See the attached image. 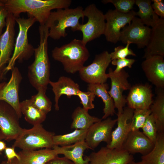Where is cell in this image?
I'll return each instance as SVG.
<instances>
[{"instance_id": "obj_5", "label": "cell", "mask_w": 164, "mask_h": 164, "mask_svg": "<svg viewBox=\"0 0 164 164\" xmlns=\"http://www.w3.org/2000/svg\"><path fill=\"white\" fill-rule=\"evenodd\" d=\"M15 20L19 26V32L12 55L3 72L2 78L4 74L15 67L16 61L21 62L28 60L34 54L35 48L29 43L27 33L30 28L36 21V19L29 16L28 18H15Z\"/></svg>"}, {"instance_id": "obj_49", "label": "cell", "mask_w": 164, "mask_h": 164, "mask_svg": "<svg viewBox=\"0 0 164 164\" xmlns=\"http://www.w3.org/2000/svg\"><path fill=\"white\" fill-rule=\"evenodd\" d=\"M10 163L7 160L2 161L0 164H10Z\"/></svg>"}, {"instance_id": "obj_36", "label": "cell", "mask_w": 164, "mask_h": 164, "mask_svg": "<svg viewBox=\"0 0 164 164\" xmlns=\"http://www.w3.org/2000/svg\"><path fill=\"white\" fill-rule=\"evenodd\" d=\"M129 42H128L125 46H119L115 47L114 51L110 53L111 60L117 59L126 58L128 56H136V54L130 49L129 48L130 44Z\"/></svg>"}, {"instance_id": "obj_32", "label": "cell", "mask_w": 164, "mask_h": 164, "mask_svg": "<svg viewBox=\"0 0 164 164\" xmlns=\"http://www.w3.org/2000/svg\"><path fill=\"white\" fill-rule=\"evenodd\" d=\"M47 89L42 88L37 91V93L32 95L29 99L32 104L46 114L51 111L52 103L46 94Z\"/></svg>"}, {"instance_id": "obj_16", "label": "cell", "mask_w": 164, "mask_h": 164, "mask_svg": "<svg viewBox=\"0 0 164 164\" xmlns=\"http://www.w3.org/2000/svg\"><path fill=\"white\" fill-rule=\"evenodd\" d=\"M11 71L9 81L0 90V101H5L11 106L20 118L22 114L20 111L19 91L22 78L17 67H15Z\"/></svg>"}, {"instance_id": "obj_1", "label": "cell", "mask_w": 164, "mask_h": 164, "mask_svg": "<svg viewBox=\"0 0 164 164\" xmlns=\"http://www.w3.org/2000/svg\"><path fill=\"white\" fill-rule=\"evenodd\" d=\"M4 7L9 13L15 18L22 12H27L34 18L40 26L45 24L51 11L69 8L71 0H5Z\"/></svg>"}, {"instance_id": "obj_43", "label": "cell", "mask_w": 164, "mask_h": 164, "mask_svg": "<svg viewBox=\"0 0 164 164\" xmlns=\"http://www.w3.org/2000/svg\"><path fill=\"white\" fill-rule=\"evenodd\" d=\"M6 147V143L0 140V152L4 150Z\"/></svg>"}, {"instance_id": "obj_26", "label": "cell", "mask_w": 164, "mask_h": 164, "mask_svg": "<svg viewBox=\"0 0 164 164\" xmlns=\"http://www.w3.org/2000/svg\"><path fill=\"white\" fill-rule=\"evenodd\" d=\"M88 111L80 106L74 109L72 114L71 129L87 130L94 124L102 120L90 115Z\"/></svg>"}, {"instance_id": "obj_41", "label": "cell", "mask_w": 164, "mask_h": 164, "mask_svg": "<svg viewBox=\"0 0 164 164\" xmlns=\"http://www.w3.org/2000/svg\"><path fill=\"white\" fill-rule=\"evenodd\" d=\"M8 12L4 7L0 9V36L2 34L3 28L6 25V20Z\"/></svg>"}, {"instance_id": "obj_6", "label": "cell", "mask_w": 164, "mask_h": 164, "mask_svg": "<svg viewBox=\"0 0 164 164\" xmlns=\"http://www.w3.org/2000/svg\"><path fill=\"white\" fill-rule=\"evenodd\" d=\"M55 134L46 130L41 124L29 129H22L12 147L22 150H35L40 148L52 149L53 137Z\"/></svg>"}, {"instance_id": "obj_40", "label": "cell", "mask_w": 164, "mask_h": 164, "mask_svg": "<svg viewBox=\"0 0 164 164\" xmlns=\"http://www.w3.org/2000/svg\"><path fill=\"white\" fill-rule=\"evenodd\" d=\"M15 148L12 147H6L4 150L7 159V161L10 163L14 158H16L19 160V157L15 150Z\"/></svg>"}, {"instance_id": "obj_23", "label": "cell", "mask_w": 164, "mask_h": 164, "mask_svg": "<svg viewBox=\"0 0 164 164\" xmlns=\"http://www.w3.org/2000/svg\"><path fill=\"white\" fill-rule=\"evenodd\" d=\"M18 154L19 157V164H46L58 155L53 149L50 148L22 150Z\"/></svg>"}, {"instance_id": "obj_28", "label": "cell", "mask_w": 164, "mask_h": 164, "mask_svg": "<svg viewBox=\"0 0 164 164\" xmlns=\"http://www.w3.org/2000/svg\"><path fill=\"white\" fill-rule=\"evenodd\" d=\"M152 2L150 0H136L135 4L139 8L136 16L139 17L145 25L152 28L157 23L159 18L152 7Z\"/></svg>"}, {"instance_id": "obj_14", "label": "cell", "mask_w": 164, "mask_h": 164, "mask_svg": "<svg viewBox=\"0 0 164 164\" xmlns=\"http://www.w3.org/2000/svg\"><path fill=\"white\" fill-rule=\"evenodd\" d=\"M15 17L8 13L6 20V28L4 32L0 36V78L5 65L9 62L15 46Z\"/></svg>"}, {"instance_id": "obj_44", "label": "cell", "mask_w": 164, "mask_h": 164, "mask_svg": "<svg viewBox=\"0 0 164 164\" xmlns=\"http://www.w3.org/2000/svg\"><path fill=\"white\" fill-rule=\"evenodd\" d=\"M127 164H147L145 162L142 160L139 162H135L134 160L130 162Z\"/></svg>"}, {"instance_id": "obj_48", "label": "cell", "mask_w": 164, "mask_h": 164, "mask_svg": "<svg viewBox=\"0 0 164 164\" xmlns=\"http://www.w3.org/2000/svg\"><path fill=\"white\" fill-rule=\"evenodd\" d=\"M4 6V5L3 0H0V9Z\"/></svg>"}, {"instance_id": "obj_47", "label": "cell", "mask_w": 164, "mask_h": 164, "mask_svg": "<svg viewBox=\"0 0 164 164\" xmlns=\"http://www.w3.org/2000/svg\"><path fill=\"white\" fill-rule=\"evenodd\" d=\"M6 83L5 82L0 83V90L5 85Z\"/></svg>"}, {"instance_id": "obj_22", "label": "cell", "mask_w": 164, "mask_h": 164, "mask_svg": "<svg viewBox=\"0 0 164 164\" xmlns=\"http://www.w3.org/2000/svg\"><path fill=\"white\" fill-rule=\"evenodd\" d=\"M50 84L54 95V107L56 110L59 109V101L62 95H66L68 98L72 96H77L80 90L79 85L69 77H60L56 81L50 80Z\"/></svg>"}, {"instance_id": "obj_2", "label": "cell", "mask_w": 164, "mask_h": 164, "mask_svg": "<svg viewBox=\"0 0 164 164\" xmlns=\"http://www.w3.org/2000/svg\"><path fill=\"white\" fill-rule=\"evenodd\" d=\"M40 42L34 49V60L28 68L29 81L37 91L42 88L47 89L50 75V63L48 52L49 29L44 25L39 28Z\"/></svg>"}, {"instance_id": "obj_37", "label": "cell", "mask_w": 164, "mask_h": 164, "mask_svg": "<svg viewBox=\"0 0 164 164\" xmlns=\"http://www.w3.org/2000/svg\"><path fill=\"white\" fill-rule=\"evenodd\" d=\"M77 96L79 98L80 103L83 105V108L88 111L94 108L93 101L96 96L92 92L87 91L84 92L80 90L78 91Z\"/></svg>"}, {"instance_id": "obj_46", "label": "cell", "mask_w": 164, "mask_h": 164, "mask_svg": "<svg viewBox=\"0 0 164 164\" xmlns=\"http://www.w3.org/2000/svg\"><path fill=\"white\" fill-rule=\"evenodd\" d=\"M4 139V137L2 134V133L0 129V140H2Z\"/></svg>"}, {"instance_id": "obj_35", "label": "cell", "mask_w": 164, "mask_h": 164, "mask_svg": "<svg viewBox=\"0 0 164 164\" xmlns=\"http://www.w3.org/2000/svg\"><path fill=\"white\" fill-rule=\"evenodd\" d=\"M135 0H104L102 2L105 4L111 3L113 5L115 10L120 12L127 13L130 12L135 3Z\"/></svg>"}, {"instance_id": "obj_10", "label": "cell", "mask_w": 164, "mask_h": 164, "mask_svg": "<svg viewBox=\"0 0 164 164\" xmlns=\"http://www.w3.org/2000/svg\"><path fill=\"white\" fill-rule=\"evenodd\" d=\"M151 28L145 25L140 19L136 16L131 23L121 31L119 41L126 44L128 42L136 44L138 48L145 47L149 40Z\"/></svg>"}, {"instance_id": "obj_24", "label": "cell", "mask_w": 164, "mask_h": 164, "mask_svg": "<svg viewBox=\"0 0 164 164\" xmlns=\"http://www.w3.org/2000/svg\"><path fill=\"white\" fill-rule=\"evenodd\" d=\"M53 149L58 155L63 154L68 159L75 164H87L88 159L83 158L84 153L89 148L85 140L80 141L71 145L59 146L54 145Z\"/></svg>"}, {"instance_id": "obj_18", "label": "cell", "mask_w": 164, "mask_h": 164, "mask_svg": "<svg viewBox=\"0 0 164 164\" xmlns=\"http://www.w3.org/2000/svg\"><path fill=\"white\" fill-rule=\"evenodd\" d=\"M151 86L148 84H138L132 86L126 98L128 107L134 110L149 109L153 102Z\"/></svg>"}, {"instance_id": "obj_27", "label": "cell", "mask_w": 164, "mask_h": 164, "mask_svg": "<svg viewBox=\"0 0 164 164\" xmlns=\"http://www.w3.org/2000/svg\"><path fill=\"white\" fill-rule=\"evenodd\" d=\"M20 108L26 121L33 126L41 124L46 119L47 114L35 107L29 99L20 102Z\"/></svg>"}, {"instance_id": "obj_7", "label": "cell", "mask_w": 164, "mask_h": 164, "mask_svg": "<svg viewBox=\"0 0 164 164\" xmlns=\"http://www.w3.org/2000/svg\"><path fill=\"white\" fill-rule=\"evenodd\" d=\"M84 17L88 21L84 24H80L78 31L82 33L81 40L85 45L104 34L105 19L104 14L94 4L88 5L84 9Z\"/></svg>"}, {"instance_id": "obj_12", "label": "cell", "mask_w": 164, "mask_h": 164, "mask_svg": "<svg viewBox=\"0 0 164 164\" xmlns=\"http://www.w3.org/2000/svg\"><path fill=\"white\" fill-rule=\"evenodd\" d=\"M108 73L111 80V87L108 93L113 100L115 108L117 109V114H120L123 111L126 104V98L123 94V92L129 90L132 86L128 79V73L124 69L118 73H114L110 68Z\"/></svg>"}, {"instance_id": "obj_42", "label": "cell", "mask_w": 164, "mask_h": 164, "mask_svg": "<svg viewBox=\"0 0 164 164\" xmlns=\"http://www.w3.org/2000/svg\"><path fill=\"white\" fill-rule=\"evenodd\" d=\"M46 164H75L72 162L64 156H58L51 160Z\"/></svg>"}, {"instance_id": "obj_15", "label": "cell", "mask_w": 164, "mask_h": 164, "mask_svg": "<svg viewBox=\"0 0 164 164\" xmlns=\"http://www.w3.org/2000/svg\"><path fill=\"white\" fill-rule=\"evenodd\" d=\"M86 157L87 164H127L134 160L132 155L123 149H111L106 146Z\"/></svg>"}, {"instance_id": "obj_20", "label": "cell", "mask_w": 164, "mask_h": 164, "mask_svg": "<svg viewBox=\"0 0 164 164\" xmlns=\"http://www.w3.org/2000/svg\"><path fill=\"white\" fill-rule=\"evenodd\" d=\"M154 143L139 130L131 131L124 142L122 149L133 155L140 153L142 155L149 152Z\"/></svg>"}, {"instance_id": "obj_31", "label": "cell", "mask_w": 164, "mask_h": 164, "mask_svg": "<svg viewBox=\"0 0 164 164\" xmlns=\"http://www.w3.org/2000/svg\"><path fill=\"white\" fill-rule=\"evenodd\" d=\"M87 130L75 129L67 134L54 135L53 137V146H67L85 140Z\"/></svg>"}, {"instance_id": "obj_3", "label": "cell", "mask_w": 164, "mask_h": 164, "mask_svg": "<svg viewBox=\"0 0 164 164\" xmlns=\"http://www.w3.org/2000/svg\"><path fill=\"white\" fill-rule=\"evenodd\" d=\"M84 17L81 6L59 9L51 12L44 25L49 29V37L57 40L67 35L66 29L68 28L73 31H78L80 19Z\"/></svg>"}, {"instance_id": "obj_8", "label": "cell", "mask_w": 164, "mask_h": 164, "mask_svg": "<svg viewBox=\"0 0 164 164\" xmlns=\"http://www.w3.org/2000/svg\"><path fill=\"white\" fill-rule=\"evenodd\" d=\"M111 61L110 53L104 51L96 55L91 63L79 71L80 77L89 84L105 83L108 78L106 70Z\"/></svg>"}, {"instance_id": "obj_30", "label": "cell", "mask_w": 164, "mask_h": 164, "mask_svg": "<svg viewBox=\"0 0 164 164\" xmlns=\"http://www.w3.org/2000/svg\"><path fill=\"white\" fill-rule=\"evenodd\" d=\"M141 160L147 164H164V132L158 133L153 149Z\"/></svg>"}, {"instance_id": "obj_19", "label": "cell", "mask_w": 164, "mask_h": 164, "mask_svg": "<svg viewBox=\"0 0 164 164\" xmlns=\"http://www.w3.org/2000/svg\"><path fill=\"white\" fill-rule=\"evenodd\" d=\"M163 57L155 55L149 56L141 64L142 69L148 80L157 89H164Z\"/></svg>"}, {"instance_id": "obj_29", "label": "cell", "mask_w": 164, "mask_h": 164, "mask_svg": "<svg viewBox=\"0 0 164 164\" xmlns=\"http://www.w3.org/2000/svg\"><path fill=\"white\" fill-rule=\"evenodd\" d=\"M150 109L155 121L158 133L164 132V89H157L156 96Z\"/></svg>"}, {"instance_id": "obj_13", "label": "cell", "mask_w": 164, "mask_h": 164, "mask_svg": "<svg viewBox=\"0 0 164 164\" xmlns=\"http://www.w3.org/2000/svg\"><path fill=\"white\" fill-rule=\"evenodd\" d=\"M117 119L108 117L94 124L88 129L85 142L89 149H94L102 142L109 144L111 139L112 129Z\"/></svg>"}, {"instance_id": "obj_4", "label": "cell", "mask_w": 164, "mask_h": 164, "mask_svg": "<svg viewBox=\"0 0 164 164\" xmlns=\"http://www.w3.org/2000/svg\"><path fill=\"white\" fill-rule=\"evenodd\" d=\"M90 53L82 40L75 39L69 43L53 50L52 56L55 60L60 62L64 70L73 74L84 66L90 56Z\"/></svg>"}, {"instance_id": "obj_17", "label": "cell", "mask_w": 164, "mask_h": 164, "mask_svg": "<svg viewBox=\"0 0 164 164\" xmlns=\"http://www.w3.org/2000/svg\"><path fill=\"white\" fill-rule=\"evenodd\" d=\"M134 110L124 108L120 114H117V126L112 131L111 139L106 146L111 149H122L123 145L131 131V125Z\"/></svg>"}, {"instance_id": "obj_39", "label": "cell", "mask_w": 164, "mask_h": 164, "mask_svg": "<svg viewBox=\"0 0 164 164\" xmlns=\"http://www.w3.org/2000/svg\"><path fill=\"white\" fill-rule=\"evenodd\" d=\"M152 7L155 13L160 18H164V3L162 0H152Z\"/></svg>"}, {"instance_id": "obj_25", "label": "cell", "mask_w": 164, "mask_h": 164, "mask_svg": "<svg viewBox=\"0 0 164 164\" xmlns=\"http://www.w3.org/2000/svg\"><path fill=\"white\" fill-rule=\"evenodd\" d=\"M108 85L106 83L103 84H94L88 85L87 90L100 97L104 104L103 109L104 114L102 119H104L109 116H112L115 113V107L113 99L108 93Z\"/></svg>"}, {"instance_id": "obj_34", "label": "cell", "mask_w": 164, "mask_h": 164, "mask_svg": "<svg viewBox=\"0 0 164 164\" xmlns=\"http://www.w3.org/2000/svg\"><path fill=\"white\" fill-rule=\"evenodd\" d=\"M141 129L143 133L151 141L155 143L157 138L158 132L155 120L151 114L148 116Z\"/></svg>"}, {"instance_id": "obj_11", "label": "cell", "mask_w": 164, "mask_h": 164, "mask_svg": "<svg viewBox=\"0 0 164 164\" xmlns=\"http://www.w3.org/2000/svg\"><path fill=\"white\" fill-rule=\"evenodd\" d=\"M19 117L15 109L5 101H0V129L4 140L9 142L15 140L22 130Z\"/></svg>"}, {"instance_id": "obj_38", "label": "cell", "mask_w": 164, "mask_h": 164, "mask_svg": "<svg viewBox=\"0 0 164 164\" xmlns=\"http://www.w3.org/2000/svg\"><path fill=\"white\" fill-rule=\"evenodd\" d=\"M135 62V60L134 59L125 58L114 60H111V63L112 65L116 66L115 70L113 71L114 73H118L125 67L131 68Z\"/></svg>"}, {"instance_id": "obj_45", "label": "cell", "mask_w": 164, "mask_h": 164, "mask_svg": "<svg viewBox=\"0 0 164 164\" xmlns=\"http://www.w3.org/2000/svg\"><path fill=\"white\" fill-rule=\"evenodd\" d=\"M10 164H19L18 159L16 158H14Z\"/></svg>"}, {"instance_id": "obj_21", "label": "cell", "mask_w": 164, "mask_h": 164, "mask_svg": "<svg viewBox=\"0 0 164 164\" xmlns=\"http://www.w3.org/2000/svg\"><path fill=\"white\" fill-rule=\"evenodd\" d=\"M148 43L143 57L146 58L153 55L164 56V18H160L157 23L151 28Z\"/></svg>"}, {"instance_id": "obj_9", "label": "cell", "mask_w": 164, "mask_h": 164, "mask_svg": "<svg viewBox=\"0 0 164 164\" xmlns=\"http://www.w3.org/2000/svg\"><path fill=\"white\" fill-rule=\"evenodd\" d=\"M104 15L106 22L103 35L108 41L116 43L119 41L121 29L131 23L136 16V12L132 10L123 13L110 9Z\"/></svg>"}, {"instance_id": "obj_33", "label": "cell", "mask_w": 164, "mask_h": 164, "mask_svg": "<svg viewBox=\"0 0 164 164\" xmlns=\"http://www.w3.org/2000/svg\"><path fill=\"white\" fill-rule=\"evenodd\" d=\"M151 114L149 109L134 110L131 125V131L139 130L143 126L147 117Z\"/></svg>"}]
</instances>
